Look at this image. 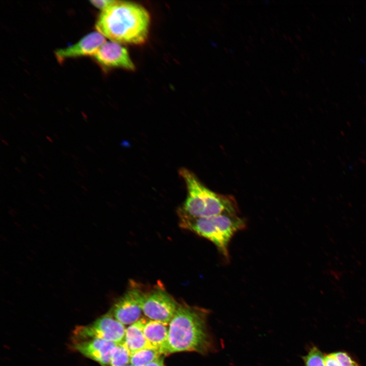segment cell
<instances>
[{"label":"cell","instance_id":"3957f363","mask_svg":"<svg viewBox=\"0 0 366 366\" xmlns=\"http://www.w3.org/2000/svg\"><path fill=\"white\" fill-rule=\"evenodd\" d=\"M179 174L184 180L188 194L178 213L194 218L238 214L237 204L231 197L209 190L193 172L186 168H180Z\"/></svg>","mask_w":366,"mask_h":366},{"label":"cell","instance_id":"5b68a950","mask_svg":"<svg viewBox=\"0 0 366 366\" xmlns=\"http://www.w3.org/2000/svg\"><path fill=\"white\" fill-rule=\"evenodd\" d=\"M126 328L109 312L93 322L80 325L73 330V342L91 339H100L116 344L124 341Z\"/></svg>","mask_w":366,"mask_h":366},{"label":"cell","instance_id":"4316f807","mask_svg":"<svg viewBox=\"0 0 366 366\" xmlns=\"http://www.w3.org/2000/svg\"><path fill=\"white\" fill-rule=\"evenodd\" d=\"M78 171V174H79L82 177H84V175L83 173L82 172V171H80V170H78V171Z\"/></svg>","mask_w":366,"mask_h":366},{"label":"cell","instance_id":"f6af8a7d","mask_svg":"<svg viewBox=\"0 0 366 366\" xmlns=\"http://www.w3.org/2000/svg\"><path fill=\"white\" fill-rule=\"evenodd\" d=\"M38 127L40 129H41L42 130H44V129L43 128V127H42L41 126H40V125H38Z\"/></svg>","mask_w":366,"mask_h":366},{"label":"cell","instance_id":"d4e9b609","mask_svg":"<svg viewBox=\"0 0 366 366\" xmlns=\"http://www.w3.org/2000/svg\"><path fill=\"white\" fill-rule=\"evenodd\" d=\"M46 138L50 142H51V143H53V140L52 139V138H51V137H49L48 136H46Z\"/></svg>","mask_w":366,"mask_h":366},{"label":"cell","instance_id":"7a4b0ae2","mask_svg":"<svg viewBox=\"0 0 366 366\" xmlns=\"http://www.w3.org/2000/svg\"><path fill=\"white\" fill-rule=\"evenodd\" d=\"M150 16L142 6L115 1L101 11L97 19V30L111 41L139 45L148 37Z\"/></svg>","mask_w":366,"mask_h":366},{"label":"cell","instance_id":"b9f144b4","mask_svg":"<svg viewBox=\"0 0 366 366\" xmlns=\"http://www.w3.org/2000/svg\"><path fill=\"white\" fill-rule=\"evenodd\" d=\"M32 164H33V165H34L36 167H38V165H37V164L35 162L32 161Z\"/></svg>","mask_w":366,"mask_h":366},{"label":"cell","instance_id":"ab89813d","mask_svg":"<svg viewBox=\"0 0 366 366\" xmlns=\"http://www.w3.org/2000/svg\"><path fill=\"white\" fill-rule=\"evenodd\" d=\"M39 154H40L42 155V156H45V154H44V152L43 151V150H39Z\"/></svg>","mask_w":366,"mask_h":366},{"label":"cell","instance_id":"cb8c5ba5","mask_svg":"<svg viewBox=\"0 0 366 366\" xmlns=\"http://www.w3.org/2000/svg\"><path fill=\"white\" fill-rule=\"evenodd\" d=\"M1 141H2V142H3L4 144H5L6 145H7V146H9V144L8 143V142L4 138L1 139Z\"/></svg>","mask_w":366,"mask_h":366},{"label":"cell","instance_id":"7bdbcfd3","mask_svg":"<svg viewBox=\"0 0 366 366\" xmlns=\"http://www.w3.org/2000/svg\"><path fill=\"white\" fill-rule=\"evenodd\" d=\"M30 154L35 157H37V155H36V154L33 151H30Z\"/></svg>","mask_w":366,"mask_h":366},{"label":"cell","instance_id":"74e56055","mask_svg":"<svg viewBox=\"0 0 366 366\" xmlns=\"http://www.w3.org/2000/svg\"><path fill=\"white\" fill-rule=\"evenodd\" d=\"M73 181L75 184H76V185H80V184H79V182L77 181V180H74V179H73Z\"/></svg>","mask_w":366,"mask_h":366},{"label":"cell","instance_id":"bcb514c9","mask_svg":"<svg viewBox=\"0 0 366 366\" xmlns=\"http://www.w3.org/2000/svg\"><path fill=\"white\" fill-rule=\"evenodd\" d=\"M4 175H5L6 177L8 178V179H11V177H10L8 174H5Z\"/></svg>","mask_w":366,"mask_h":366},{"label":"cell","instance_id":"4fadbf2b","mask_svg":"<svg viewBox=\"0 0 366 366\" xmlns=\"http://www.w3.org/2000/svg\"><path fill=\"white\" fill-rule=\"evenodd\" d=\"M161 356L160 351L156 349H142L131 353L130 364L133 366H145Z\"/></svg>","mask_w":366,"mask_h":366},{"label":"cell","instance_id":"ac0fdd59","mask_svg":"<svg viewBox=\"0 0 366 366\" xmlns=\"http://www.w3.org/2000/svg\"><path fill=\"white\" fill-rule=\"evenodd\" d=\"M324 362L325 366H340L333 352L324 354Z\"/></svg>","mask_w":366,"mask_h":366},{"label":"cell","instance_id":"d590c367","mask_svg":"<svg viewBox=\"0 0 366 366\" xmlns=\"http://www.w3.org/2000/svg\"><path fill=\"white\" fill-rule=\"evenodd\" d=\"M35 134H36V135H37L38 137H40V133H39L37 131L35 130Z\"/></svg>","mask_w":366,"mask_h":366},{"label":"cell","instance_id":"6da1fadb","mask_svg":"<svg viewBox=\"0 0 366 366\" xmlns=\"http://www.w3.org/2000/svg\"><path fill=\"white\" fill-rule=\"evenodd\" d=\"M209 313L204 309L179 304L169 323L168 340L161 354L185 351L206 354L215 350L207 326Z\"/></svg>","mask_w":366,"mask_h":366},{"label":"cell","instance_id":"2e32d148","mask_svg":"<svg viewBox=\"0 0 366 366\" xmlns=\"http://www.w3.org/2000/svg\"><path fill=\"white\" fill-rule=\"evenodd\" d=\"M340 366H360L359 364L349 354L344 351L333 352Z\"/></svg>","mask_w":366,"mask_h":366},{"label":"cell","instance_id":"7dc6e473","mask_svg":"<svg viewBox=\"0 0 366 366\" xmlns=\"http://www.w3.org/2000/svg\"><path fill=\"white\" fill-rule=\"evenodd\" d=\"M70 127H71L72 128L75 129V127H74V126H73V125H71V124H70Z\"/></svg>","mask_w":366,"mask_h":366},{"label":"cell","instance_id":"d6a6232c","mask_svg":"<svg viewBox=\"0 0 366 366\" xmlns=\"http://www.w3.org/2000/svg\"><path fill=\"white\" fill-rule=\"evenodd\" d=\"M20 131L25 135H27V133L23 129H20Z\"/></svg>","mask_w":366,"mask_h":366},{"label":"cell","instance_id":"e575fe53","mask_svg":"<svg viewBox=\"0 0 366 366\" xmlns=\"http://www.w3.org/2000/svg\"><path fill=\"white\" fill-rule=\"evenodd\" d=\"M38 174L40 177H41V178L44 179L45 178V177L42 174L38 173Z\"/></svg>","mask_w":366,"mask_h":366},{"label":"cell","instance_id":"8d00e7d4","mask_svg":"<svg viewBox=\"0 0 366 366\" xmlns=\"http://www.w3.org/2000/svg\"><path fill=\"white\" fill-rule=\"evenodd\" d=\"M52 135H53V136L56 139H59V137H58V136L57 135V134H55V133H53Z\"/></svg>","mask_w":366,"mask_h":366},{"label":"cell","instance_id":"7402d4cb","mask_svg":"<svg viewBox=\"0 0 366 366\" xmlns=\"http://www.w3.org/2000/svg\"><path fill=\"white\" fill-rule=\"evenodd\" d=\"M20 183H21V185H22V187H23V188L26 191V190H28V188H27V187H26V185H25V183H24V182H23V181H20Z\"/></svg>","mask_w":366,"mask_h":366},{"label":"cell","instance_id":"5bb4252c","mask_svg":"<svg viewBox=\"0 0 366 366\" xmlns=\"http://www.w3.org/2000/svg\"><path fill=\"white\" fill-rule=\"evenodd\" d=\"M131 352L124 342L116 344L112 350L109 366H125L130 363Z\"/></svg>","mask_w":366,"mask_h":366},{"label":"cell","instance_id":"83f0119b","mask_svg":"<svg viewBox=\"0 0 366 366\" xmlns=\"http://www.w3.org/2000/svg\"><path fill=\"white\" fill-rule=\"evenodd\" d=\"M61 152H62V154H63L66 157H69V155H68V154L67 152H66L63 150H61Z\"/></svg>","mask_w":366,"mask_h":366},{"label":"cell","instance_id":"603a6c76","mask_svg":"<svg viewBox=\"0 0 366 366\" xmlns=\"http://www.w3.org/2000/svg\"><path fill=\"white\" fill-rule=\"evenodd\" d=\"M85 148L88 150L90 152H94L93 149L89 146H85Z\"/></svg>","mask_w":366,"mask_h":366},{"label":"cell","instance_id":"c3c4849f","mask_svg":"<svg viewBox=\"0 0 366 366\" xmlns=\"http://www.w3.org/2000/svg\"><path fill=\"white\" fill-rule=\"evenodd\" d=\"M13 187L14 188H15V189H18L17 188V187H16V186H14V185H13Z\"/></svg>","mask_w":366,"mask_h":366},{"label":"cell","instance_id":"277c9868","mask_svg":"<svg viewBox=\"0 0 366 366\" xmlns=\"http://www.w3.org/2000/svg\"><path fill=\"white\" fill-rule=\"evenodd\" d=\"M182 227L212 242L226 260H229V245L234 234L246 226L243 218L237 214L194 218L178 213Z\"/></svg>","mask_w":366,"mask_h":366},{"label":"cell","instance_id":"f35d334b","mask_svg":"<svg viewBox=\"0 0 366 366\" xmlns=\"http://www.w3.org/2000/svg\"><path fill=\"white\" fill-rule=\"evenodd\" d=\"M18 149L22 152H23V150L20 147V146H17Z\"/></svg>","mask_w":366,"mask_h":366},{"label":"cell","instance_id":"8fae6325","mask_svg":"<svg viewBox=\"0 0 366 366\" xmlns=\"http://www.w3.org/2000/svg\"><path fill=\"white\" fill-rule=\"evenodd\" d=\"M146 320L141 318L126 328L123 342L131 353L144 348H153L145 337L143 331Z\"/></svg>","mask_w":366,"mask_h":366},{"label":"cell","instance_id":"9a60e30c","mask_svg":"<svg viewBox=\"0 0 366 366\" xmlns=\"http://www.w3.org/2000/svg\"><path fill=\"white\" fill-rule=\"evenodd\" d=\"M324 354L316 346H311L307 354L302 356L304 366H325Z\"/></svg>","mask_w":366,"mask_h":366},{"label":"cell","instance_id":"d6986e66","mask_svg":"<svg viewBox=\"0 0 366 366\" xmlns=\"http://www.w3.org/2000/svg\"><path fill=\"white\" fill-rule=\"evenodd\" d=\"M163 357L161 356L156 360L145 366H164Z\"/></svg>","mask_w":366,"mask_h":366},{"label":"cell","instance_id":"681fc988","mask_svg":"<svg viewBox=\"0 0 366 366\" xmlns=\"http://www.w3.org/2000/svg\"><path fill=\"white\" fill-rule=\"evenodd\" d=\"M125 366H133V365H132L131 364H130V365H125Z\"/></svg>","mask_w":366,"mask_h":366},{"label":"cell","instance_id":"ffe728a7","mask_svg":"<svg viewBox=\"0 0 366 366\" xmlns=\"http://www.w3.org/2000/svg\"><path fill=\"white\" fill-rule=\"evenodd\" d=\"M20 160H21L24 164H26V163H27V162H26V159L25 158V157L24 156H23V155H21V157H20Z\"/></svg>","mask_w":366,"mask_h":366},{"label":"cell","instance_id":"4dcf8cb0","mask_svg":"<svg viewBox=\"0 0 366 366\" xmlns=\"http://www.w3.org/2000/svg\"><path fill=\"white\" fill-rule=\"evenodd\" d=\"M23 154H24V155H25L26 157H27V158H30L29 155L27 152H26V151H23Z\"/></svg>","mask_w":366,"mask_h":366},{"label":"cell","instance_id":"ee69618b","mask_svg":"<svg viewBox=\"0 0 366 366\" xmlns=\"http://www.w3.org/2000/svg\"><path fill=\"white\" fill-rule=\"evenodd\" d=\"M77 181L79 182L80 184L83 183V182L82 181V180H81V179H77Z\"/></svg>","mask_w":366,"mask_h":366},{"label":"cell","instance_id":"60d3db41","mask_svg":"<svg viewBox=\"0 0 366 366\" xmlns=\"http://www.w3.org/2000/svg\"><path fill=\"white\" fill-rule=\"evenodd\" d=\"M39 191H40V192H41V193H42L43 194H45V191H44L43 190L41 189H39Z\"/></svg>","mask_w":366,"mask_h":366},{"label":"cell","instance_id":"f546056e","mask_svg":"<svg viewBox=\"0 0 366 366\" xmlns=\"http://www.w3.org/2000/svg\"><path fill=\"white\" fill-rule=\"evenodd\" d=\"M14 169H15V170L18 173H21V170L19 169L18 168L15 167L14 168Z\"/></svg>","mask_w":366,"mask_h":366},{"label":"cell","instance_id":"e0dca14e","mask_svg":"<svg viewBox=\"0 0 366 366\" xmlns=\"http://www.w3.org/2000/svg\"><path fill=\"white\" fill-rule=\"evenodd\" d=\"M115 1L113 0H93L90 1V3L95 7L102 11L111 5Z\"/></svg>","mask_w":366,"mask_h":366},{"label":"cell","instance_id":"1f68e13d","mask_svg":"<svg viewBox=\"0 0 366 366\" xmlns=\"http://www.w3.org/2000/svg\"><path fill=\"white\" fill-rule=\"evenodd\" d=\"M43 166H44V167L47 171H50V168H49V167H48V166H47V165H46L45 164H44V165H43Z\"/></svg>","mask_w":366,"mask_h":366},{"label":"cell","instance_id":"9c48e42d","mask_svg":"<svg viewBox=\"0 0 366 366\" xmlns=\"http://www.w3.org/2000/svg\"><path fill=\"white\" fill-rule=\"evenodd\" d=\"M106 42L105 37L98 31L88 33L75 44L57 49L55 56L62 63L66 59L86 56H93Z\"/></svg>","mask_w":366,"mask_h":366},{"label":"cell","instance_id":"836d02e7","mask_svg":"<svg viewBox=\"0 0 366 366\" xmlns=\"http://www.w3.org/2000/svg\"><path fill=\"white\" fill-rule=\"evenodd\" d=\"M37 147L39 149V150H42V147L38 144L36 145Z\"/></svg>","mask_w":366,"mask_h":366},{"label":"cell","instance_id":"52a82bcc","mask_svg":"<svg viewBox=\"0 0 366 366\" xmlns=\"http://www.w3.org/2000/svg\"><path fill=\"white\" fill-rule=\"evenodd\" d=\"M144 294L138 289H129L114 303L110 312L124 325L134 323L141 318V301Z\"/></svg>","mask_w":366,"mask_h":366},{"label":"cell","instance_id":"484cf974","mask_svg":"<svg viewBox=\"0 0 366 366\" xmlns=\"http://www.w3.org/2000/svg\"><path fill=\"white\" fill-rule=\"evenodd\" d=\"M71 157H72V158H73V159L75 160V161H77V160L79 161V158H77V157L76 156H75L74 155H71Z\"/></svg>","mask_w":366,"mask_h":366},{"label":"cell","instance_id":"44dd1931","mask_svg":"<svg viewBox=\"0 0 366 366\" xmlns=\"http://www.w3.org/2000/svg\"><path fill=\"white\" fill-rule=\"evenodd\" d=\"M82 171H83L84 173H85L86 174H88V171L87 168L86 167V166H83L82 167Z\"/></svg>","mask_w":366,"mask_h":366},{"label":"cell","instance_id":"f1b7e54d","mask_svg":"<svg viewBox=\"0 0 366 366\" xmlns=\"http://www.w3.org/2000/svg\"><path fill=\"white\" fill-rule=\"evenodd\" d=\"M81 188L84 191H88V189L84 187L83 185H80Z\"/></svg>","mask_w":366,"mask_h":366},{"label":"cell","instance_id":"7c38bea8","mask_svg":"<svg viewBox=\"0 0 366 366\" xmlns=\"http://www.w3.org/2000/svg\"><path fill=\"white\" fill-rule=\"evenodd\" d=\"M167 326L158 321L147 319L143 326V331L146 340L153 348L158 350L160 353L167 342Z\"/></svg>","mask_w":366,"mask_h":366},{"label":"cell","instance_id":"30bf717a","mask_svg":"<svg viewBox=\"0 0 366 366\" xmlns=\"http://www.w3.org/2000/svg\"><path fill=\"white\" fill-rule=\"evenodd\" d=\"M74 349L101 366H109L111 352L116 343L100 339L73 342Z\"/></svg>","mask_w":366,"mask_h":366},{"label":"cell","instance_id":"ba28073f","mask_svg":"<svg viewBox=\"0 0 366 366\" xmlns=\"http://www.w3.org/2000/svg\"><path fill=\"white\" fill-rule=\"evenodd\" d=\"M93 57L104 68H119L130 71L135 69L127 48L116 42H106Z\"/></svg>","mask_w":366,"mask_h":366},{"label":"cell","instance_id":"8992f818","mask_svg":"<svg viewBox=\"0 0 366 366\" xmlns=\"http://www.w3.org/2000/svg\"><path fill=\"white\" fill-rule=\"evenodd\" d=\"M178 305L173 298L162 289L144 293L141 301L142 311L146 317L168 325Z\"/></svg>","mask_w":366,"mask_h":366}]
</instances>
